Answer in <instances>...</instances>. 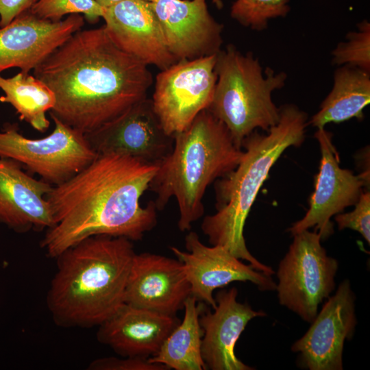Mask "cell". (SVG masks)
Returning <instances> with one entry per match:
<instances>
[{
	"label": "cell",
	"instance_id": "29",
	"mask_svg": "<svg viewBox=\"0 0 370 370\" xmlns=\"http://www.w3.org/2000/svg\"><path fill=\"white\" fill-rule=\"evenodd\" d=\"M38 0H0V27L11 23L16 17L26 12Z\"/></svg>",
	"mask_w": 370,
	"mask_h": 370
},
{
	"label": "cell",
	"instance_id": "16",
	"mask_svg": "<svg viewBox=\"0 0 370 370\" xmlns=\"http://www.w3.org/2000/svg\"><path fill=\"white\" fill-rule=\"evenodd\" d=\"M190 295V285L177 259L151 253L135 254L125 292V304L175 316Z\"/></svg>",
	"mask_w": 370,
	"mask_h": 370
},
{
	"label": "cell",
	"instance_id": "20",
	"mask_svg": "<svg viewBox=\"0 0 370 370\" xmlns=\"http://www.w3.org/2000/svg\"><path fill=\"white\" fill-rule=\"evenodd\" d=\"M180 321L176 315L124 303L98 326L97 338L121 356L149 358L157 354Z\"/></svg>",
	"mask_w": 370,
	"mask_h": 370
},
{
	"label": "cell",
	"instance_id": "14",
	"mask_svg": "<svg viewBox=\"0 0 370 370\" xmlns=\"http://www.w3.org/2000/svg\"><path fill=\"white\" fill-rule=\"evenodd\" d=\"M166 45L177 61L216 55L223 44V24L206 0H150Z\"/></svg>",
	"mask_w": 370,
	"mask_h": 370
},
{
	"label": "cell",
	"instance_id": "5",
	"mask_svg": "<svg viewBox=\"0 0 370 370\" xmlns=\"http://www.w3.org/2000/svg\"><path fill=\"white\" fill-rule=\"evenodd\" d=\"M244 151L237 147L225 125L209 110L201 111L173 136L172 151L158 164L149 188L161 210L175 197L180 231L191 229L204 214L203 197L214 180L234 170Z\"/></svg>",
	"mask_w": 370,
	"mask_h": 370
},
{
	"label": "cell",
	"instance_id": "7",
	"mask_svg": "<svg viewBox=\"0 0 370 370\" xmlns=\"http://www.w3.org/2000/svg\"><path fill=\"white\" fill-rule=\"evenodd\" d=\"M288 251L277 272L279 302L304 321L311 323L318 307L335 287L337 260L327 255L314 230L294 234Z\"/></svg>",
	"mask_w": 370,
	"mask_h": 370
},
{
	"label": "cell",
	"instance_id": "30",
	"mask_svg": "<svg viewBox=\"0 0 370 370\" xmlns=\"http://www.w3.org/2000/svg\"><path fill=\"white\" fill-rule=\"evenodd\" d=\"M103 8H108L122 0H95Z\"/></svg>",
	"mask_w": 370,
	"mask_h": 370
},
{
	"label": "cell",
	"instance_id": "21",
	"mask_svg": "<svg viewBox=\"0 0 370 370\" xmlns=\"http://www.w3.org/2000/svg\"><path fill=\"white\" fill-rule=\"evenodd\" d=\"M369 103L370 73L340 66L334 71L332 90L308 123L319 129L330 123H339L353 118L362 120L364 109Z\"/></svg>",
	"mask_w": 370,
	"mask_h": 370
},
{
	"label": "cell",
	"instance_id": "3",
	"mask_svg": "<svg viewBox=\"0 0 370 370\" xmlns=\"http://www.w3.org/2000/svg\"><path fill=\"white\" fill-rule=\"evenodd\" d=\"M133 241L106 235L87 238L58 256L47 306L64 328L98 327L124 304Z\"/></svg>",
	"mask_w": 370,
	"mask_h": 370
},
{
	"label": "cell",
	"instance_id": "26",
	"mask_svg": "<svg viewBox=\"0 0 370 370\" xmlns=\"http://www.w3.org/2000/svg\"><path fill=\"white\" fill-rule=\"evenodd\" d=\"M104 9L95 0H38L29 12L52 22L60 21L66 14H83L86 21L96 23L103 17Z\"/></svg>",
	"mask_w": 370,
	"mask_h": 370
},
{
	"label": "cell",
	"instance_id": "12",
	"mask_svg": "<svg viewBox=\"0 0 370 370\" xmlns=\"http://www.w3.org/2000/svg\"><path fill=\"white\" fill-rule=\"evenodd\" d=\"M85 136L97 154L119 153L155 164H159L173 145V138L164 132L147 97Z\"/></svg>",
	"mask_w": 370,
	"mask_h": 370
},
{
	"label": "cell",
	"instance_id": "22",
	"mask_svg": "<svg viewBox=\"0 0 370 370\" xmlns=\"http://www.w3.org/2000/svg\"><path fill=\"white\" fill-rule=\"evenodd\" d=\"M184 308L183 319L167 336L157 354L148 360L169 369L206 370L201 353L204 331L199 323V317L206 306L190 295Z\"/></svg>",
	"mask_w": 370,
	"mask_h": 370
},
{
	"label": "cell",
	"instance_id": "32",
	"mask_svg": "<svg viewBox=\"0 0 370 370\" xmlns=\"http://www.w3.org/2000/svg\"><path fill=\"white\" fill-rule=\"evenodd\" d=\"M144 1H150V0H144Z\"/></svg>",
	"mask_w": 370,
	"mask_h": 370
},
{
	"label": "cell",
	"instance_id": "15",
	"mask_svg": "<svg viewBox=\"0 0 370 370\" xmlns=\"http://www.w3.org/2000/svg\"><path fill=\"white\" fill-rule=\"evenodd\" d=\"M84 24L79 14L58 22L39 18L29 11L20 14L0 27V73L16 67L29 74Z\"/></svg>",
	"mask_w": 370,
	"mask_h": 370
},
{
	"label": "cell",
	"instance_id": "17",
	"mask_svg": "<svg viewBox=\"0 0 370 370\" xmlns=\"http://www.w3.org/2000/svg\"><path fill=\"white\" fill-rule=\"evenodd\" d=\"M237 295L235 287L219 291L214 311L206 308L199 317L204 331L201 353L206 369H254L236 357L235 345L249 321L266 313L253 310L247 303L238 302Z\"/></svg>",
	"mask_w": 370,
	"mask_h": 370
},
{
	"label": "cell",
	"instance_id": "24",
	"mask_svg": "<svg viewBox=\"0 0 370 370\" xmlns=\"http://www.w3.org/2000/svg\"><path fill=\"white\" fill-rule=\"evenodd\" d=\"M291 0H234L231 17L241 25L255 31H263L269 22L284 18L291 10Z\"/></svg>",
	"mask_w": 370,
	"mask_h": 370
},
{
	"label": "cell",
	"instance_id": "4",
	"mask_svg": "<svg viewBox=\"0 0 370 370\" xmlns=\"http://www.w3.org/2000/svg\"><path fill=\"white\" fill-rule=\"evenodd\" d=\"M308 114L294 104L280 107L278 123L264 134L256 130L247 136L238 166L215 182L216 212L206 216L201 225L212 245L224 247L235 257L246 260L256 270L269 275L271 267L258 261L248 250L244 226L271 167L289 147H299L305 138Z\"/></svg>",
	"mask_w": 370,
	"mask_h": 370
},
{
	"label": "cell",
	"instance_id": "18",
	"mask_svg": "<svg viewBox=\"0 0 370 370\" xmlns=\"http://www.w3.org/2000/svg\"><path fill=\"white\" fill-rule=\"evenodd\" d=\"M104 27L123 51L160 70L176 59L169 51L149 1L122 0L104 9Z\"/></svg>",
	"mask_w": 370,
	"mask_h": 370
},
{
	"label": "cell",
	"instance_id": "27",
	"mask_svg": "<svg viewBox=\"0 0 370 370\" xmlns=\"http://www.w3.org/2000/svg\"><path fill=\"white\" fill-rule=\"evenodd\" d=\"M354 209L347 213H339L335 217L338 229L349 228L358 232L370 243V193L362 192Z\"/></svg>",
	"mask_w": 370,
	"mask_h": 370
},
{
	"label": "cell",
	"instance_id": "31",
	"mask_svg": "<svg viewBox=\"0 0 370 370\" xmlns=\"http://www.w3.org/2000/svg\"><path fill=\"white\" fill-rule=\"evenodd\" d=\"M212 2L216 5V7L219 9H221L223 8V2L221 0H212Z\"/></svg>",
	"mask_w": 370,
	"mask_h": 370
},
{
	"label": "cell",
	"instance_id": "2",
	"mask_svg": "<svg viewBox=\"0 0 370 370\" xmlns=\"http://www.w3.org/2000/svg\"><path fill=\"white\" fill-rule=\"evenodd\" d=\"M33 74L55 94L50 116L84 134L145 99L153 81L148 66L120 49L104 25L74 33Z\"/></svg>",
	"mask_w": 370,
	"mask_h": 370
},
{
	"label": "cell",
	"instance_id": "25",
	"mask_svg": "<svg viewBox=\"0 0 370 370\" xmlns=\"http://www.w3.org/2000/svg\"><path fill=\"white\" fill-rule=\"evenodd\" d=\"M346 41L340 42L332 51V64L347 65L370 73V23L357 24V30L347 33Z\"/></svg>",
	"mask_w": 370,
	"mask_h": 370
},
{
	"label": "cell",
	"instance_id": "6",
	"mask_svg": "<svg viewBox=\"0 0 370 370\" xmlns=\"http://www.w3.org/2000/svg\"><path fill=\"white\" fill-rule=\"evenodd\" d=\"M214 69L217 82L207 110L225 125L241 149L254 131L267 132L278 123L280 108L272 94L285 86L287 74L270 67L263 70L251 52L243 53L232 44L217 53Z\"/></svg>",
	"mask_w": 370,
	"mask_h": 370
},
{
	"label": "cell",
	"instance_id": "10",
	"mask_svg": "<svg viewBox=\"0 0 370 370\" xmlns=\"http://www.w3.org/2000/svg\"><path fill=\"white\" fill-rule=\"evenodd\" d=\"M314 137L321 153L314 190L305 216L288 230L293 236L314 227L321 240H324L334 232L332 217L356 204L363 187L369 184V174L365 171L356 175L340 166L339 156L332 142V134L324 127L317 129Z\"/></svg>",
	"mask_w": 370,
	"mask_h": 370
},
{
	"label": "cell",
	"instance_id": "28",
	"mask_svg": "<svg viewBox=\"0 0 370 370\" xmlns=\"http://www.w3.org/2000/svg\"><path fill=\"white\" fill-rule=\"evenodd\" d=\"M114 356L99 358L90 362L89 370H168L161 364L153 363L140 357Z\"/></svg>",
	"mask_w": 370,
	"mask_h": 370
},
{
	"label": "cell",
	"instance_id": "19",
	"mask_svg": "<svg viewBox=\"0 0 370 370\" xmlns=\"http://www.w3.org/2000/svg\"><path fill=\"white\" fill-rule=\"evenodd\" d=\"M18 162L0 157V224L17 233L54 225L46 195L52 186L25 173Z\"/></svg>",
	"mask_w": 370,
	"mask_h": 370
},
{
	"label": "cell",
	"instance_id": "11",
	"mask_svg": "<svg viewBox=\"0 0 370 370\" xmlns=\"http://www.w3.org/2000/svg\"><path fill=\"white\" fill-rule=\"evenodd\" d=\"M186 251L176 247L171 250L182 263L190 285L191 295L198 301L216 307L213 292L233 282H250L261 291H275L271 275L243 263L224 247L204 245L195 232L185 237Z\"/></svg>",
	"mask_w": 370,
	"mask_h": 370
},
{
	"label": "cell",
	"instance_id": "8",
	"mask_svg": "<svg viewBox=\"0 0 370 370\" xmlns=\"http://www.w3.org/2000/svg\"><path fill=\"white\" fill-rule=\"evenodd\" d=\"M55 127L48 136L29 138L15 125L0 130V157L12 159L52 186L69 180L97 156L85 134L51 116Z\"/></svg>",
	"mask_w": 370,
	"mask_h": 370
},
{
	"label": "cell",
	"instance_id": "23",
	"mask_svg": "<svg viewBox=\"0 0 370 370\" xmlns=\"http://www.w3.org/2000/svg\"><path fill=\"white\" fill-rule=\"evenodd\" d=\"M0 89L4 93L0 101L10 104L20 120L40 132L47 130L50 121L46 112L54 107L56 96L43 82L20 71L12 77L0 75Z\"/></svg>",
	"mask_w": 370,
	"mask_h": 370
},
{
	"label": "cell",
	"instance_id": "1",
	"mask_svg": "<svg viewBox=\"0 0 370 370\" xmlns=\"http://www.w3.org/2000/svg\"><path fill=\"white\" fill-rule=\"evenodd\" d=\"M158 164L119 153L98 154L86 168L46 195L54 220L40 247L56 258L98 235L140 241L157 223L153 201L140 205Z\"/></svg>",
	"mask_w": 370,
	"mask_h": 370
},
{
	"label": "cell",
	"instance_id": "9",
	"mask_svg": "<svg viewBox=\"0 0 370 370\" xmlns=\"http://www.w3.org/2000/svg\"><path fill=\"white\" fill-rule=\"evenodd\" d=\"M216 55L177 61L156 76L151 102L167 135L173 138L208 108L217 82Z\"/></svg>",
	"mask_w": 370,
	"mask_h": 370
},
{
	"label": "cell",
	"instance_id": "13",
	"mask_svg": "<svg viewBox=\"0 0 370 370\" xmlns=\"http://www.w3.org/2000/svg\"><path fill=\"white\" fill-rule=\"evenodd\" d=\"M355 295L348 280L327 299L306 334L291 350L299 353L300 362L310 370L343 369V352L357 323Z\"/></svg>",
	"mask_w": 370,
	"mask_h": 370
}]
</instances>
